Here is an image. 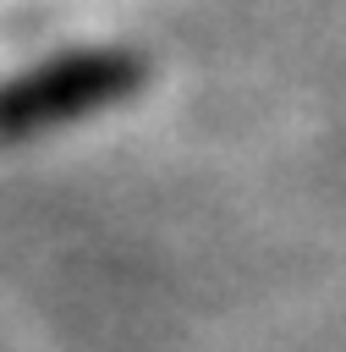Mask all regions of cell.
I'll list each match as a JSON object with an SVG mask.
<instances>
[{
	"label": "cell",
	"mask_w": 346,
	"mask_h": 352,
	"mask_svg": "<svg viewBox=\"0 0 346 352\" xmlns=\"http://www.w3.org/2000/svg\"><path fill=\"white\" fill-rule=\"evenodd\" d=\"M143 82V60L137 55H66V60H49L16 82L0 88V138H27V132H44V126H60V121H77L99 104H115L126 99L132 88Z\"/></svg>",
	"instance_id": "cell-1"
}]
</instances>
